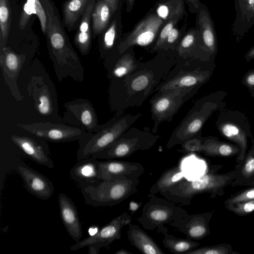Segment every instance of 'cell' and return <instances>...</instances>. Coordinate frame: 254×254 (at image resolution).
Wrapping results in <instances>:
<instances>
[{
  "instance_id": "46",
  "label": "cell",
  "mask_w": 254,
  "mask_h": 254,
  "mask_svg": "<svg viewBox=\"0 0 254 254\" xmlns=\"http://www.w3.org/2000/svg\"><path fill=\"white\" fill-rule=\"evenodd\" d=\"M188 6L189 11L191 13H196L201 2L200 0H183Z\"/></svg>"
},
{
  "instance_id": "35",
  "label": "cell",
  "mask_w": 254,
  "mask_h": 254,
  "mask_svg": "<svg viewBox=\"0 0 254 254\" xmlns=\"http://www.w3.org/2000/svg\"><path fill=\"white\" fill-rule=\"evenodd\" d=\"M90 0H67L63 6V23L71 30L82 16Z\"/></svg>"
},
{
  "instance_id": "5",
  "label": "cell",
  "mask_w": 254,
  "mask_h": 254,
  "mask_svg": "<svg viewBox=\"0 0 254 254\" xmlns=\"http://www.w3.org/2000/svg\"><path fill=\"white\" fill-rule=\"evenodd\" d=\"M139 177L122 176L101 181L97 186L81 189L86 204L93 207L120 203L137 191Z\"/></svg>"
},
{
  "instance_id": "32",
  "label": "cell",
  "mask_w": 254,
  "mask_h": 254,
  "mask_svg": "<svg viewBox=\"0 0 254 254\" xmlns=\"http://www.w3.org/2000/svg\"><path fill=\"white\" fill-rule=\"evenodd\" d=\"M219 130L226 138L237 143L241 152L237 161H242L245 157L248 147V141L245 132L237 125L232 123H224L219 126Z\"/></svg>"
},
{
  "instance_id": "31",
  "label": "cell",
  "mask_w": 254,
  "mask_h": 254,
  "mask_svg": "<svg viewBox=\"0 0 254 254\" xmlns=\"http://www.w3.org/2000/svg\"><path fill=\"white\" fill-rule=\"evenodd\" d=\"M184 179V174L180 167H172L165 171L151 186L149 193L155 194L165 191Z\"/></svg>"
},
{
  "instance_id": "42",
  "label": "cell",
  "mask_w": 254,
  "mask_h": 254,
  "mask_svg": "<svg viewBox=\"0 0 254 254\" xmlns=\"http://www.w3.org/2000/svg\"><path fill=\"white\" fill-rule=\"evenodd\" d=\"M36 14L34 4L33 2L27 0L24 4L22 13L19 19V26L20 29L26 27L32 14Z\"/></svg>"
},
{
  "instance_id": "44",
  "label": "cell",
  "mask_w": 254,
  "mask_h": 254,
  "mask_svg": "<svg viewBox=\"0 0 254 254\" xmlns=\"http://www.w3.org/2000/svg\"><path fill=\"white\" fill-rule=\"evenodd\" d=\"M229 209L237 215H247L254 211V199L237 204Z\"/></svg>"
},
{
  "instance_id": "48",
  "label": "cell",
  "mask_w": 254,
  "mask_h": 254,
  "mask_svg": "<svg viewBox=\"0 0 254 254\" xmlns=\"http://www.w3.org/2000/svg\"><path fill=\"white\" fill-rule=\"evenodd\" d=\"M106 1L108 5L110 6L112 13L114 14V13L118 9L120 3L123 2L124 0H104Z\"/></svg>"
},
{
  "instance_id": "28",
  "label": "cell",
  "mask_w": 254,
  "mask_h": 254,
  "mask_svg": "<svg viewBox=\"0 0 254 254\" xmlns=\"http://www.w3.org/2000/svg\"><path fill=\"white\" fill-rule=\"evenodd\" d=\"M165 22L183 20L187 15L183 0H159L152 8Z\"/></svg>"
},
{
  "instance_id": "43",
  "label": "cell",
  "mask_w": 254,
  "mask_h": 254,
  "mask_svg": "<svg viewBox=\"0 0 254 254\" xmlns=\"http://www.w3.org/2000/svg\"><path fill=\"white\" fill-rule=\"evenodd\" d=\"M34 4L36 14L38 17L44 34H45L47 26V17L43 6L40 0H27Z\"/></svg>"
},
{
  "instance_id": "14",
  "label": "cell",
  "mask_w": 254,
  "mask_h": 254,
  "mask_svg": "<svg viewBox=\"0 0 254 254\" xmlns=\"http://www.w3.org/2000/svg\"><path fill=\"white\" fill-rule=\"evenodd\" d=\"M64 107L63 123L79 127L86 132H95L99 129L101 125L95 109L89 100L76 98L64 103Z\"/></svg>"
},
{
  "instance_id": "15",
  "label": "cell",
  "mask_w": 254,
  "mask_h": 254,
  "mask_svg": "<svg viewBox=\"0 0 254 254\" xmlns=\"http://www.w3.org/2000/svg\"><path fill=\"white\" fill-rule=\"evenodd\" d=\"M195 27L199 41L198 59L204 61L216 53L217 40L214 22L208 8L202 2L196 13Z\"/></svg>"
},
{
  "instance_id": "30",
  "label": "cell",
  "mask_w": 254,
  "mask_h": 254,
  "mask_svg": "<svg viewBox=\"0 0 254 254\" xmlns=\"http://www.w3.org/2000/svg\"><path fill=\"white\" fill-rule=\"evenodd\" d=\"M158 231L164 235L162 243L164 247L173 254H185L197 248L199 243L190 239L179 238L168 233V230L163 226L158 227Z\"/></svg>"
},
{
  "instance_id": "11",
  "label": "cell",
  "mask_w": 254,
  "mask_h": 254,
  "mask_svg": "<svg viewBox=\"0 0 254 254\" xmlns=\"http://www.w3.org/2000/svg\"><path fill=\"white\" fill-rule=\"evenodd\" d=\"M165 23L150 9L131 30L123 34L119 53H122L129 47L135 46L142 47L150 52Z\"/></svg>"
},
{
  "instance_id": "40",
  "label": "cell",
  "mask_w": 254,
  "mask_h": 254,
  "mask_svg": "<svg viewBox=\"0 0 254 254\" xmlns=\"http://www.w3.org/2000/svg\"><path fill=\"white\" fill-rule=\"evenodd\" d=\"M179 21L177 20H171L165 22L159 33L154 45L149 53L153 54L156 53L157 50L161 49L170 32L178 24Z\"/></svg>"
},
{
  "instance_id": "38",
  "label": "cell",
  "mask_w": 254,
  "mask_h": 254,
  "mask_svg": "<svg viewBox=\"0 0 254 254\" xmlns=\"http://www.w3.org/2000/svg\"><path fill=\"white\" fill-rule=\"evenodd\" d=\"M237 254L233 250L231 246L223 244L214 246L195 248L185 254Z\"/></svg>"
},
{
  "instance_id": "10",
  "label": "cell",
  "mask_w": 254,
  "mask_h": 254,
  "mask_svg": "<svg viewBox=\"0 0 254 254\" xmlns=\"http://www.w3.org/2000/svg\"><path fill=\"white\" fill-rule=\"evenodd\" d=\"M28 89L34 100L36 111L40 116L49 118L50 122L63 123L58 114L56 89L47 73H45L44 76H32Z\"/></svg>"
},
{
  "instance_id": "23",
  "label": "cell",
  "mask_w": 254,
  "mask_h": 254,
  "mask_svg": "<svg viewBox=\"0 0 254 254\" xmlns=\"http://www.w3.org/2000/svg\"><path fill=\"white\" fill-rule=\"evenodd\" d=\"M58 201L62 222L69 235L78 242L82 237V230L76 207L65 194L60 193Z\"/></svg>"
},
{
  "instance_id": "3",
  "label": "cell",
  "mask_w": 254,
  "mask_h": 254,
  "mask_svg": "<svg viewBox=\"0 0 254 254\" xmlns=\"http://www.w3.org/2000/svg\"><path fill=\"white\" fill-rule=\"evenodd\" d=\"M237 172L233 170L220 174L211 169L198 179L192 181H187L185 179L160 193L171 201L188 205L193 198L198 194L209 193L211 198L223 195L224 189L236 177Z\"/></svg>"
},
{
  "instance_id": "24",
  "label": "cell",
  "mask_w": 254,
  "mask_h": 254,
  "mask_svg": "<svg viewBox=\"0 0 254 254\" xmlns=\"http://www.w3.org/2000/svg\"><path fill=\"white\" fill-rule=\"evenodd\" d=\"M99 167L102 180L122 176L139 177L144 172V168L141 164L126 161H100Z\"/></svg>"
},
{
  "instance_id": "9",
  "label": "cell",
  "mask_w": 254,
  "mask_h": 254,
  "mask_svg": "<svg viewBox=\"0 0 254 254\" xmlns=\"http://www.w3.org/2000/svg\"><path fill=\"white\" fill-rule=\"evenodd\" d=\"M149 200L144 205L141 215L136 220L142 227L152 231L164 224L179 219L187 211L170 201L149 193Z\"/></svg>"
},
{
  "instance_id": "20",
  "label": "cell",
  "mask_w": 254,
  "mask_h": 254,
  "mask_svg": "<svg viewBox=\"0 0 254 254\" xmlns=\"http://www.w3.org/2000/svg\"><path fill=\"white\" fill-rule=\"evenodd\" d=\"M134 46L127 48L122 53L106 59L104 65L109 81L122 78L134 71L141 61L135 56Z\"/></svg>"
},
{
  "instance_id": "18",
  "label": "cell",
  "mask_w": 254,
  "mask_h": 254,
  "mask_svg": "<svg viewBox=\"0 0 254 254\" xmlns=\"http://www.w3.org/2000/svg\"><path fill=\"white\" fill-rule=\"evenodd\" d=\"M212 216V212L194 214L187 213L169 225L190 239L201 240L210 234L209 224Z\"/></svg>"
},
{
  "instance_id": "49",
  "label": "cell",
  "mask_w": 254,
  "mask_h": 254,
  "mask_svg": "<svg viewBox=\"0 0 254 254\" xmlns=\"http://www.w3.org/2000/svg\"><path fill=\"white\" fill-rule=\"evenodd\" d=\"M135 0H126V11L128 13L131 12L134 5Z\"/></svg>"
},
{
  "instance_id": "47",
  "label": "cell",
  "mask_w": 254,
  "mask_h": 254,
  "mask_svg": "<svg viewBox=\"0 0 254 254\" xmlns=\"http://www.w3.org/2000/svg\"><path fill=\"white\" fill-rule=\"evenodd\" d=\"M244 81L249 88H254V70L246 75Z\"/></svg>"
},
{
  "instance_id": "7",
  "label": "cell",
  "mask_w": 254,
  "mask_h": 254,
  "mask_svg": "<svg viewBox=\"0 0 254 254\" xmlns=\"http://www.w3.org/2000/svg\"><path fill=\"white\" fill-rule=\"evenodd\" d=\"M160 136L155 135L145 127L143 130L129 128L109 148L91 157L113 160L128 157L138 151H145L153 147Z\"/></svg>"
},
{
  "instance_id": "13",
  "label": "cell",
  "mask_w": 254,
  "mask_h": 254,
  "mask_svg": "<svg viewBox=\"0 0 254 254\" xmlns=\"http://www.w3.org/2000/svg\"><path fill=\"white\" fill-rule=\"evenodd\" d=\"M16 126L37 137L54 143L78 140L86 132L76 127L50 122L18 123Z\"/></svg>"
},
{
  "instance_id": "21",
  "label": "cell",
  "mask_w": 254,
  "mask_h": 254,
  "mask_svg": "<svg viewBox=\"0 0 254 254\" xmlns=\"http://www.w3.org/2000/svg\"><path fill=\"white\" fill-rule=\"evenodd\" d=\"M100 161L89 157L78 161L70 169L71 179L80 189L97 186L102 180L99 167Z\"/></svg>"
},
{
  "instance_id": "12",
  "label": "cell",
  "mask_w": 254,
  "mask_h": 254,
  "mask_svg": "<svg viewBox=\"0 0 254 254\" xmlns=\"http://www.w3.org/2000/svg\"><path fill=\"white\" fill-rule=\"evenodd\" d=\"M131 216L127 212L115 217L100 229L96 233L76 242L70 249L72 251L88 247L89 254H98L101 248L107 247L122 237V229L129 225Z\"/></svg>"
},
{
  "instance_id": "41",
  "label": "cell",
  "mask_w": 254,
  "mask_h": 254,
  "mask_svg": "<svg viewBox=\"0 0 254 254\" xmlns=\"http://www.w3.org/2000/svg\"><path fill=\"white\" fill-rule=\"evenodd\" d=\"M254 199V188L244 191L227 199L225 203L229 208L235 205Z\"/></svg>"
},
{
  "instance_id": "25",
  "label": "cell",
  "mask_w": 254,
  "mask_h": 254,
  "mask_svg": "<svg viewBox=\"0 0 254 254\" xmlns=\"http://www.w3.org/2000/svg\"><path fill=\"white\" fill-rule=\"evenodd\" d=\"M13 143L37 163L53 169L54 162L43 146L33 138L26 136L12 135Z\"/></svg>"
},
{
  "instance_id": "26",
  "label": "cell",
  "mask_w": 254,
  "mask_h": 254,
  "mask_svg": "<svg viewBox=\"0 0 254 254\" xmlns=\"http://www.w3.org/2000/svg\"><path fill=\"white\" fill-rule=\"evenodd\" d=\"M95 0H90L82 15L80 25L74 38L76 47L83 55H87L91 46V20L95 6Z\"/></svg>"
},
{
  "instance_id": "6",
  "label": "cell",
  "mask_w": 254,
  "mask_h": 254,
  "mask_svg": "<svg viewBox=\"0 0 254 254\" xmlns=\"http://www.w3.org/2000/svg\"><path fill=\"white\" fill-rule=\"evenodd\" d=\"M204 61L193 58L184 59L177 56L176 63L155 92L191 90L199 88L207 82L210 71Z\"/></svg>"
},
{
  "instance_id": "4",
  "label": "cell",
  "mask_w": 254,
  "mask_h": 254,
  "mask_svg": "<svg viewBox=\"0 0 254 254\" xmlns=\"http://www.w3.org/2000/svg\"><path fill=\"white\" fill-rule=\"evenodd\" d=\"M141 115V113L114 115L107 123L101 125L96 132H86L78 140L77 161L91 157L109 148Z\"/></svg>"
},
{
  "instance_id": "16",
  "label": "cell",
  "mask_w": 254,
  "mask_h": 254,
  "mask_svg": "<svg viewBox=\"0 0 254 254\" xmlns=\"http://www.w3.org/2000/svg\"><path fill=\"white\" fill-rule=\"evenodd\" d=\"M26 59L25 54H16L9 47H5L0 52V66L4 81L17 101H21L23 99L18 87L17 79Z\"/></svg>"
},
{
  "instance_id": "36",
  "label": "cell",
  "mask_w": 254,
  "mask_h": 254,
  "mask_svg": "<svg viewBox=\"0 0 254 254\" xmlns=\"http://www.w3.org/2000/svg\"><path fill=\"white\" fill-rule=\"evenodd\" d=\"M11 22L8 0H0V52L6 47Z\"/></svg>"
},
{
  "instance_id": "34",
  "label": "cell",
  "mask_w": 254,
  "mask_h": 254,
  "mask_svg": "<svg viewBox=\"0 0 254 254\" xmlns=\"http://www.w3.org/2000/svg\"><path fill=\"white\" fill-rule=\"evenodd\" d=\"M239 149L235 146L213 138H203L202 152L209 156L229 157L237 154Z\"/></svg>"
},
{
  "instance_id": "50",
  "label": "cell",
  "mask_w": 254,
  "mask_h": 254,
  "mask_svg": "<svg viewBox=\"0 0 254 254\" xmlns=\"http://www.w3.org/2000/svg\"><path fill=\"white\" fill-rule=\"evenodd\" d=\"M245 58L247 59H254V46L246 54Z\"/></svg>"
},
{
  "instance_id": "39",
  "label": "cell",
  "mask_w": 254,
  "mask_h": 254,
  "mask_svg": "<svg viewBox=\"0 0 254 254\" xmlns=\"http://www.w3.org/2000/svg\"><path fill=\"white\" fill-rule=\"evenodd\" d=\"M203 141V138L201 136L200 132H199L181 143V148L177 150L182 153L202 152Z\"/></svg>"
},
{
  "instance_id": "2",
  "label": "cell",
  "mask_w": 254,
  "mask_h": 254,
  "mask_svg": "<svg viewBox=\"0 0 254 254\" xmlns=\"http://www.w3.org/2000/svg\"><path fill=\"white\" fill-rule=\"evenodd\" d=\"M47 17V35L49 54L58 79L70 77L84 80V69L63 28L56 7L49 0H40Z\"/></svg>"
},
{
  "instance_id": "1",
  "label": "cell",
  "mask_w": 254,
  "mask_h": 254,
  "mask_svg": "<svg viewBox=\"0 0 254 254\" xmlns=\"http://www.w3.org/2000/svg\"><path fill=\"white\" fill-rule=\"evenodd\" d=\"M156 53L154 58L141 62L130 74L110 81L108 102L115 116L125 114L129 108L140 106L175 64V50L159 49Z\"/></svg>"
},
{
  "instance_id": "33",
  "label": "cell",
  "mask_w": 254,
  "mask_h": 254,
  "mask_svg": "<svg viewBox=\"0 0 254 254\" xmlns=\"http://www.w3.org/2000/svg\"><path fill=\"white\" fill-rule=\"evenodd\" d=\"M113 14L108 4L104 0H98L92 14L94 34L102 33L109 24Z\"/></svg>"
},
{
  "instance_id": "51",
  "label": "cell",
  "mask_w": 254,
  "mask_h": 254,
  "mask_svg": "<svg viewBox=\"0 0 254 254\" xmlns=\"http://www.w3.org/2000/svg\"><path fill=\"white\" fill-rule=\"evenodd\" d=\"M115 254H133L132 253L125 249L123 248H122L118 251H117Z\"/></svg>"
},
{
  "instance_id": "19",
  "label": "cell",
  "mask_w": 254,
  "mask_h": 254,
  "mask_svg": "<svg viewBox=\"0 0 254 254\" xmlns=\"http://www.w3.org/2000/svg\"><path fill=\"white\" fill-rule=\"evenodd\" d=\"M17 171L24 188L30 193L43 200H47L53 195L55 191L53 183L44 175L25 164L18 165Z\"/></svg>"
},
{
  "instance_id": "45",
  "label": "cell",
  "mask_w": 254,
  "mask_h": 254,
  "mask_svg": "<svg viewBox=\"0 0 254 254\" xmlns=\"http://www.w3.org/2000/svg\"><path fill=\"white\" fill-rule=\"evenodd\" d=\"M241 174L246 179L251 178L254 175V150L246 158L242 166Z\"/></svg>"
},
{
  "instance_id": "8",
  "label": "cell",
  "mask_w": 254,
  "mask_h": 254,
  "mask_svg": "<svg viewBox=\"0 0 254 254\" xmlns=\"http://www.w3.org/2000/svg\"><path fill=\"white\" fill-rule=\"evenodd\" d=\"M199 88L191 90L157 91L150 99L151 119L154 121L152 132L156 133L159 125L165 121L171 122L183 105L197 92Z\"/></svg>"
},
{
  "instance_id": "29",
  "label": "cell",
  "mask_w": 254,
  "mask_h": 254,
  "mask_svg": "<svg viewBox=\"0 0 254 254\" xmlns=\"http://www.w3.org/2000/svg\"><path fill=\"white\" fill-rule=\"evenodd\" d=\"M175 51L179 57L198 59L199 41L197 31L195 26L186 31Z\"/></svg>"
},
{
  "instance_id": "22",
  "label": "cell",
  "mask_w": 254,
  "mask_h": 254,
  "mask_svg": "<svg viewBox=\"0 0 254 254\" xmlns=\"http://www.w3.org/2000/svg\"><path fill=\"white\" fill-rule=\"evenodd\" d=\"M236 16L231 32L240 41L254 25V0H234Z\"/></svg>"
},
{
  "instance_id": "17",
  "label": "cell",
  "mask_w": 254,
  "mask_h": 254,
  "mask_svg": "<svg viewBox=\"0 0 254 254\" xmlns=\"http://www.w3.org/2000/svg\"><path fill=\"white\" fill-rule=\"evenodd\" d=\"M123 2L120 3L118 9L113 15L109 24L102 32L99 51L100 57L103 61L119 53V48L123 36L122 22Z\"/></svg>"
},
{
  "instance_id": "27",
  "label": "cell",
  "mask_w": 254,
  "mask_h": 254,
  "mask_svg": "<svg viewBox=\"0 0 254 254\" xmlns=\"http://www.w3.org/2000/svg\"><path fill=\"white\" fill-rule=\"evenodd\" d=\"M127 236L130 243L142 254H164L152 238L136 224L129 225Z\"/></svg>"
},
{
  "instance_id": "37",
  "label": "cell",
  "mask_w": 254,
  "mask_h": 254,
  "mask_svg": "<svg viewBox=\"0 0 254 254\" xmlns=\"http://www.w3.org/2000/svg\"><path fill=\"white\" fill-rule=\"evenodd\" d=\"M187 16L188 15L186 16L184 22L181 28H179L177 24L172 29L161 49L166 51L176 50L180 41L186 32L188 25Z\"/></svg>"
}]
</instances>
